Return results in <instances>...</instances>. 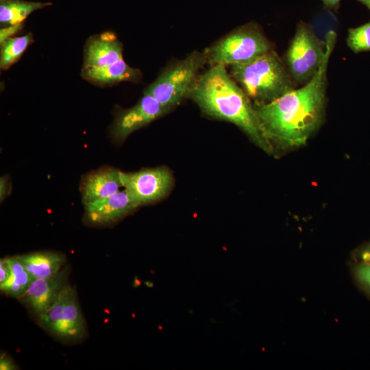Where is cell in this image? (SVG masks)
I'll list each match as a JSON object with an SVG mask.
<instances>
[{
    "label": "cell",
    "instance_id": "6da1fadb",
    "mask_svg": "<svg viewBox=\"0 0 370 370\" xmlns=\"http://www.w3.org/2000/svg\"><path fill=\"white\" fill-rule=\"evenodd\" d=\"M336 38L334 31L326 33V53L310 81L272 101L253 105L260 128L270 142L285 147L301 145L321 124L326 103L328 66Z\"/></svg>",
    "mask_w": 370,
    "mask_h": 370
},
{
    "label": "cell",
    "instance_id": "4fadbf2b",
    "mask_svg": "<svg viewBox=\"0 0 370 370\" xmlns=\"http://www.w3.org/2000/svg\"><path fill=\"white\" fill-rule=\"evenodd\" d=\"M123 47L112 32L91 38L84 51V67H103L123 59Z\"/></svg>",
    "mask_w": 370,
    "mask_h": 370
},
{
    "label": "cell",
    "instance_id": "ba28073f",
    "mask_svg": "<svg viewBox=\"0 0 370 370\" xmlns=\"http://www.w3.org/2000/svg\"><path fill=\"white\" fill-rule=\"evenodd\" d=\"M123 188L127 190L138 206L163 197L172 184V176L163 167L145 169L134 173L121 171Z\"/></svg>",
    "mask_w": 370,
    "mask_h": 370
},
{
    "label": "cell",
    "instance_id": "ffe728a7",
    "mask_svg": "<svg viewBox=\"0 0 370 370\" xmlns=\"http://www.w3.org/2000/svg\"><path fill=\"white\" fill-rule=\"evenodd\" d=\"M355 275L362 286L370 292V264L362 262L355 268Z\"/></svg>",
    "mask_w": 370,
    "mask_h": 370
},
{
    "label": "cell",
    "instance_id": "277c9868",
    "mask_svg": "<svg viewBox=\"0 0 370 370\" xmlns=\"http://www.w3.org/2000/svg\"><path fill=\"white\" fill-rule=\"evenodd\" d=\"M274 50L260 27L250 23L239 27L207 49L208 62L213 64H236L252 62Z\"/></svg>",
    "mask_w": 370,
    "mask_h": 370
},
{
    "label": "cell",
    "instance_id": "9a60e30c",
    "mask_svg": "<svg viewBox=\"0 0 370 370\" xmlns=\"http://www.w3.org/2000/svg\"><path fill=\"white\" fill-rule=\"evenodd\" d=\"M25 269L35 278L52 276L63 269L66 257L56 251H35L18 256Z\"/></svg>",
    "mask_w": 370,
    "mask_h": 370
},
{
    "label": "cell",
    "instance_id": "8fae6325",
    "mask_svg": "<svg viewBox=\"0 0 370 370\" xmlns=\"http://www.w3.org/2000/svg\"><path fill=\"white\" fill-rule=\"evenodd\" d=\"M138 206L123 188L111 196L84 204L85 215L91 223L105 224L123 217Z\"/></svg>",
    "mask_w": 370,
    "mask_h": 370
},
{
    "label": "cell",
    "instance_id": "8992f818",
    "mask_svg": "<svg viewBox=\"0 0 370 370\" xmlns=\"http://www.w3.org/2000/svg\"><path fill=\"white\" fill-rule=\"evenodd\" d=\"M326 50L325 40L317 36L312 26L299 21L284 58L297 86H303L313 78L323 61Z\"/></svg>",
    "mask_w": 370,
    "mask_h": 370
},
{
    "label": "cell",
    "instance_id": "52a82bcc",
    "mask_svg": "<svg viewBox=\"0 0 370 370\" xmlns=\"http://www.w3.org/2000/svg\"><path fill=\"white\" fill-rule=\"evenodd\" d=\"M41 325L57 338L75 342L84 338L86 322L77 292L66 284L51 307L39 319Z\"/></svg>",
    "mask_w": 370,
    "mask_h": 370
},
{
    "label": "cell",
    "instance_id": "3957f363",
    "mask_svg": "<svg viewBox=\"0 0 370 370\" xmlns=\"http://www.w3.org/2000/svg\"><path fill=\"white\" fill-rule=\"evenodd\" d=\"M230 67V76L256 103L272 101L297 86L284 60L275 50L252 62Z\"/></svg>",
    "mask_w": 370,
    "mask_h": 370
},
{
    "label": "cell",
    "instance_id": "cb8c5ba5",
    "mask_svg": "<svg viewBox=\"0 0 370 370\" xmlns=\"http://www.w3.org/2000/svg\"><path fill=\"white\" fill-rule=\"evenodd\" d=\"M21 26V23L10 25V27H7L6 29H3L1 30V42H3L4 40L8 38V36H11L14 33H15L18 29H20Z\"/></svg>",
    "mask_w": 370,
    "mask_h": 370
},
{
    "label": "cell",
    "instance_id": "d6986e66",
    "mask_svg": "<svg viewBox=\"0 0 370 370\" xmlns=\"http://www.w3.org/2000/svg\"><path fill=\"white\" fill-rule=\"evenodd\" d=\"M348 47L354 53L370 51V21L348 29L346 39Z\"/></svg>",
    "mask_w": 370,
    "mask_h": 370
},
{
    "label": "cell",
    "instance_id": "7c38bea8",
    "mask_svg": "<svg viewBox=\"0 0 370 370\" xmlns=\"http://www.w3.org/2000/svg\"><path fill=\"white\" fill-rule=\"evenodd\" d=\"M121 171L113 168L91 172L82 180L81 193L84 204L91 203L119 192L123 187Z\"/></svg>",
    "mask_w": 370,
    "mask_h": 370
},
{
    "label": "cell",
    "instance_id": "5b68a950",
    "mask_svg": "<svg viewBox=\"0 0 370 370\" xmlns=\"http://www.w3.org/2000/svg\"><path fill=\"white\" fill-rule=\"evenodd\" d=\"M208 62L206 51H194L165 69L144 93L170 109L177 105L195 85L199 69Z\"/></svg>",
    "mask_w": 370,
    "mask_h": 370
},
{
    "label": "cell",
    "instance_id": "7402d4cb",
    "mask_svg": "<svg viewBox=\"0 0 370 370\" xmlns=\"http://www.w3.org/2000/svg\"><path fill=\"white\" fill-rule=\"evenodd\" d=\"M10 180L7 176L0 178V201H2L8 196L11 190Z\"/></svg>",
    "mask_w": 370,
    "mask_h": 370
},
{
    "label": "cell",
    "instance_id": "d4e9b609",
    "mask_svg": "<svg viewBox=\"0 0 370 370\" xmlns=\"http://www.w3.org/2000/svg\"><path fill=\"white\" fill-rule=\"evenodd\" d=\"M323 3L325 8L337 12L339 8L341 0H321Z\"/></svg>",
    "mask_w": 370,
    "mask_h": 370
},
{
    "label": "cell",
    "instance_id": "4316f807",
    "mask_svg": "<svg viewBox=\"0 0 370 370\" xmlns=\"http://www.w3.org/2000/svg\"><path fill=\"white\" fill-rule=\"evenodd\" d=\"M358 2L365 5L370 10V0H357Z\"/></svg>",
    "mask_w": 370,
    "mask_h": 370
},
{
    "label": "cell",
    "instance_id": "484cf974",
    "mask_svg": "<svg viewBox=\"0 0 370 370\" xmlns=\"http://www.w3.org/2000/svg\"><path fill=\"white\" fill-rule=\"evenodd\" d=\"M360 258L364 262L370 264V244L362 249Z\"/></svg>",
    "mask_w": 370,
    "mask_h": 370
},
{
    "label": "cell",
    "instance_id": "2e32d148",
    "mask_svg": "<svg viewBox=\"0 0 370 370\" xmlns=\"http://www.w3.org/2000/svg\"><path fill=\"white\" fill-rule=\"evenodd\" d=\"M11 269L10 278L0 284V290L9 296L21 299L35 279L18 256L8 257Z\"/></svg>",
    "mask_w": 370,
    "mask_h": 370
},
{
    "label": "cell",
    "instance_id": "ac0fdd59",
    "mask_svg": "<svg viewBox=\"0 0 370 370\" xmlns=\"http://www.w3.org/2000/svg\"><path fill=\"white\" fill-rule=\"evenodd\" d=\"M30 34L19 37L8 38L1 42L0 66L7 69L15 63L32 42Z\"/></svg>",
    "mask_w": 370,
    "mask_h": 370
},
{
    "label": "cell",
    "instance_id": "30bf717a",
    "mask_svg": "<svg viewBox=\"0 0 370 370\" xmlns=\"http://www.w3.org/2000/svg\"><path fill=\"white\" fill-rule=\"evenodd\" d=\"M66 275L62 269L52 276L34 279L21 299L40 319L67 284Z\"/></svg>",
    "mask_w": 370,
    "mask_h": 370
},
{
    "label": "cell",
    "instance_id": "603a6c76",
    "mask_svg": "<svg viewBox=\"0 0 370 370\" xmlns=\"http://www.w3.org/2000/svg\"><path fill=\"white\" fill-rule=\"evenodd\" d=\"M16 367L15 366L13 361L11 358L7 356L3 355L1 356L0 359V369L1 370H13L16 369Z\"/></svg>",
    "mask_w": 370,
    "mask_h": 370
},
{
    "label": "cell",
    "instance_id": "9c48e42d",
    "mask_svg": "<svg viewBox=\"0 0 370 370\" xmlns=\"http://www.w3.org/2000/svg\"><path fill=\"white\" fill-rule=\"evenodd\" d=\"M169 110L152 96L144 93L135 106L116 116L112 135L118 141L124 140L132 132L157 119Z\"/></svg>",
    "mask_w": 370,
    "mask_h": 370
},
{
    "label": "cell",
    "instance_id": "5bb4252c",
    "mask_svg": "<svg viewBox=\"0 0 370 370\" xmlns=\"http://www.w3.org/2000/svg\"><path fill=\"white\" fill-rule=\"evenodd\" d=\"M83 77L99 86H109L121 82H136L139 79L140 72L123 60L103 67H83Z\"/></svg>",
    "mask_w": 370,
    "mask_h": 370
},
{
    "label": "cell",
    "instance_id": "e0dca14e",
    "mask_svg": "<svg viewBox=\"0 0 370 370\" xmlns=\"http://www.w3.org/2000/svg\"><path fill=\"white\" fill-rule=\"evenodd\" d=\"M51 5V3L23 0H0V22L3 25H17L35 10Z\"/></svg>",
    "mask_w": 370,
    "mask_h": 370
},
{
    "label": "cell",
    "instance_id": "7a4b0ae2",
    "mask_svg": "<svg viewBox=\"0 0 370 370\" xmlns=\"http://www.w3.org/2000/svg\"><path fill=\"white\" fill-rule=\"evenodd\" d=\"M190 97L207 114L231 122L267 152L271 142L264 135L254 106L232 79L223 64H213L199 75L189 92Z\"/></svg>",
    "mask_w": 370,
    "mask_h": 370
},
{
    "label": "cell",
    "instance_id": "44dd1931",
    "mask_svg": "<svg viewBox=\"0 0 370 370\" xmlns=\"http://www.w3.org/2000/svg\"><path fill=\"white\" fill-rule=\"evenodd\" d=\"M11 275V269L7 258L0 260V284L5 282Z\"/></svg>",
    "mask_w": 370,
    "mask_h": 370
}]
</instances>
